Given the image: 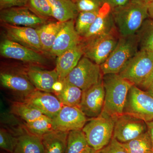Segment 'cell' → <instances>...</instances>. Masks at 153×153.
I'll return each mask as SVG.
<instances>
[{
    "label": "cell",
    "instance_id": "cell-14",
    "mask_svg": "<svg viewBox=\"0 0 153 153\" xmlns=\"http://www.w3.org/2000/svg\"><path fill=\"white\" fill-rule=\"evenodd\" d=\"M52 121L55 130L69 132L82 129L87 120L79 108L63 105Z\"/></svg>",
    "mask_w": 153,
    "mask_h": 153
},
{
    "label": "cell",
    "instance_id": "cell-20",
    "mask_svg": "<svg viewBox=\"0 0 153 153\" xmlns=\"http://www.w3.org/2000/svg\"><path fill=\"white\" fill-rule=\"evenodd\" d=\"M0 81L4 87L25 96L36 89L27 76L16 73L1 72Z\"/></svg>",
    "mask_w": 153,
    "mask_h": 153
},
{
    "label": "cell",
    "instance_id": "cell-13",
    "mask_svg": "<svg viewBox=\"0 0 153 153\" xmlns=\"http://www.w3.org/2000/svg\"><path fill=\"white\" fill-rule=\"evenodd\" d=\"M24 102L52 119L57 116L63 106L56 96L37 89L25 96Z\"/></svg>",
    "mask_w": 153,
    "mask_h": 153
},
{
    "label": "cell",
    "instance_id": "cell-22",
    "mask_svg": "<svg viewBox=\"0 0 153 153\" xmlns=\"http://www.w3.org/2000/svg\"><path fill=\"white\" fill-rule=\"evenodd\" d=\"M68 133L54 130L41 137L44 153H66Z\"/></svg>",
    "mask_w": 153,
    "mask_h": 153
},
{
    "label": "cell",
    "instance_id": "cell-7",
    "mask_svg": "<svg viewBox=\"0 0 153 153\" xmlns=\"http://www.w3.org/2000/svg\"><path fill=\"white\" fill-rule=\"evenodd\" d=\"M100 65L83 56L65 79L85 91L102 79Z\"/></svg>",
    "mask_w": 153,
    "mask_h": 153
},
{
    "label": "cell",
    "instance_id": "cell-27",
    "mask_svg": "<svg viewBox=\"0 0 153 153\" xmlns=\"http://www.w3.org/2000/svg\"><path fill=\"white\" fill-rule=\"evenodd\" d=\"M122 144L127 153H153V145L148 131Z\"/></svg>",
    "mask_w": 153,
    "mask_h": 153
},
{
    "label": "cell",
    "instance_id": "cell-19",
    "mask_svg": "<svg viewBox=\"0 0 153 153\" xmlns=\"http://www.w3.org/2000/svg\"><path fill=\"white\" fill-rule=\"evenodd\" d=\"M83 56L82 46L81 43L77 46L68 49L57 56L56 61V69L59 80L66 78Z\"/></svg>",
    "mask_w": 153,
    "mask_h": 153
},
{
    "label": "cell",
    "instance_id": "cell-15",
    "mask_svg": "<svg viewBox=\"0 0 153 153\" xmlns=\"http://www.w3.org/2000/svg\"><path fill=\"white\" fill-rule=\"evenodd\" d=\"M6 38L39 53L43 52L36 28L4 24Z\"/></svg>",
    "mask_w": 153,
    "mask_h": 153
},
{
    "label": "cell",
    "instance_id": "cell-33",
    "mask_svg": "<svg viewBox=\"0 0 153 153\" xmlns=\"http://www.w3.org/2000/svg\"><path fill=\"white\" fill-rule=\"evenodd\" d=\"M17 137L4 129L0 130V147L10 153H13L16 145Z\"/></svg>",
    "mask_w": 153,
    "mask_h": 153
},
{
    "label": "cell",
    "instance_id": "cell-32",
    "mask_svg": "<svg viewBox=\"0 0 153 153\" xmlns=\"http://www.w3.org/2000/svg\"><path fill=\"white\" fill-rule=\"evenodd\" d=\"M26 7L41 18H53L52 9L47 0H28Z\"/></svg>",
    "mask_w": 153,
    "mask_h": 153
},
{
    "label": "cell",
    "instance_id": "cell-5",
    "mask_svg": "<svg viewBox=\"0 0 153 153\" xmlns=\"http://www.w3.org/2000/svg\"><path fill=\"white\" fill-rule=\"evenodd\" d=\"M139 51L136 34L120 37L116 47L107 59L100 65L102 75L119 74L126 63Z\"/></svg>",
    "mask_w": 153,
    "mask_h": 153
},
{
    "label": "cell",
    "instance_id": "cell-21",
    "mask_svg": "<svg viewBox=\"0 0 153 153\" xmlns=\"http://www.w3.org/2000/svg\"><path fill=\"white\" fill-rule=\"evenodd\" d=\"M52 12L53 18L65 22L76 19L79 12L75 3L71 0H47Z\"/></svg>",
    "mask_w": 153,
    "mask_h": 153
},
{
    "label": "cell",
    "instance_id": "cell-11",
    "mask_svg": "<svg viewBox=\"0 0 153 153\" xmlns=\"http://www.w3.org/2000/svg\"><path fill=\"white\" fill-rule=\"evenodd\" d=\"M0 53L3 57L35 64H44L47 60L41 53L16 42L4 38L0 43Z\"/></svg>",
    "mask_w": 153,
    "mask_h": 153
},
{
    "label": "cell",
    "instance_id": "cell-42",
    "mask_svg": "<svg viewBox=\"0 0 153 153\" xmlns=\"http://www.w3.org/2000/svg\"><path fill=\"white\" fill-rule=\"evenodd\" d=\"M96 151L94 150V149H92L90 146L88 147L83 153H95Z\"/></svg>",
    "mask_w": 153,
    "mask_h": 153
},
{
    "label": "cell",
    "instance_id": "cell-29",
    "mask_svg": "<svg viewBox=\"0 0 153 153\" xmlns=\"http://www.w3.org/2000/svg\"><path fill=\"white\" fill-rule=\"evenodd\" d=\"M25 127L28 132L41 137L55 130L52 119L45 115L32 122L25 123Z\"/></svg>",
    "mask_w": 153,
    "mask_h": 153
},
{
    "label": "cell",
    "instance_id": "cell-17",
    "mask_svg": "<svg viewBox=\"0 0 153 153\" xmlns=\"http://www.w3.org/2000/svg\"><path fill=\"white\" fill-rule=\"evenodd\" d=\"M115 30L111 7L108 4L105 3L99 11L93 24L82 38V41L106 35Z\"/></svg>",
    "mask_w": 153,
    "mask_h": 153
},
{
    "label": "cell",
    "instance_id": "cell-2",
    "mask_svg": "<svg viewBox=\"0 0 153 153\" xmlns=\"http://www.w3.org/2000/svg\"><path fill=\"white\" fill-rule=\"evenodd\" d=\"M105 92L103 111L113 117L123 113L128 94L133 84L118 74L103 75Z\"/></svg>",
    "mask_w": 153,
    "mask_h": 153
},
{
    "label": "cell",
    "instance_id": "cell-26",
    "mask_svg": "<svg viewBox=\"0 0 153 153\" xmlns=\"http://www.w3.org/2000/svg\"><path fill=\"white\" fill-rule=\"evenodd\" d=\"M136 35L139 50L153 53V19H146Z\"/></svg>",
    "mask_w": 153,
    "mask_h": 153
},
{
    "label": "cell",
    "instance_id": "cell-38",
    "mask_svg": "<svg viewBox=\"0 0 153 153\" xmlns=\"http://www.w3.org/2000/svg\"><path fill=\"white\" fill-rule=\"evenodd\" d=\"M142 90L146 91L153 97V76Z\"/></svg>",
    "mask_w": 153,
    "mask_h": 153
},
{
    "label": "cell",
    "instance_id": "cell-9",
    "mask_svg": "<svg viewBox=\"0 0 153 153\" xmlns=\"http://www.w3.org/2000/svg\"><path fill=\"white\" fill-rule=\"evenodd\" d=\"M113 137L122 143L128 142L148 131L146 122L132 115L115 117Z\"/></svg>",
    "mask_w": 153,
    "mask_h": 153
},
{
    "label": "cell",
    "instance_id": "cell-6",
    "mask_svg": "<svg viewBox=\"0 0 153 153\" xmlns=\"http://www.w3.org/2000/svg\"><path fill=\"white\" fill-rule=\"evenodd\" d=\"M120 38L117 30L106 35L82 41L83 56L101 65L107 59Z\"/></svg>",
    "mask_w": 153,
    "mask_h": 153
},
{
    "label": "cell",
    "instance_id": "cell-1",
    "mask_svg": "<svg viewBox=\"0 0 153 153\" xmlns=\"http://www.w3.org/2000/svg\"><path fill=\"white\" fill-rule=\"evenodd\" d=\"M115 26L120 37L136 35L149 17L148 6L136 0L111 9Z\"/></svg>",
    "mask_w": 153,
    "mask_h": 153
},
{
    "label": "cell",
    "instance_id": "cell-8",
    "mask_svg": "<svg viewBox=\"0 0 153 153\" xmlns=\"http://www.w3.org/2000/svg\"><path fill=\"white\" fill-rule=\"evenodd\" d=\"M124 113L132 115L146 122L153 120V97L133 85L128 94Z\"/></svg>",
    "mask_w": 153,
    "mask_h": 153
},
{
    "label": "cell",
    "instance_id": "cell-25",
    "mask_svg": "<svg viewBox=\"0 0 153 153\" xmlns=\"http://www.w3.org/2000/svg\"><path fill=\"white\" fill-rule=\"evenodd\" d=\"M62 81V87L55 93V95L63 105L79 108L83 91L66 79Z\"/></svg>",
    "mask_w": 153,
    "mask_h": 153
},
{
    "label": "cell",
    "instance_id": "cell-31",
    "mask_svg": "<svg viewBox=\"0 0 153 153\" xmlns=\"http://www.w3.org/2000/svg\"><path fill=\"white\" fill-rule=\"evenodd\" d=\"M99 11L80 12L76 18L75 27L81 38L87 33L94 22Z\"/></svg>",
    "mask_w": 153,
    "mask_h": 153
},
{
    "label": "cell",
    "instance_id": "cell-23",
    "mask_svg": "<svg viewBox=\"0 0 153 153\" xmlns=\"http://www.w3.org/2000/svg\"><path fill=\"white\" fill-rule=\"evenodd\" d=\"M65 22H49L36 28L40 38L43 52L50 51L58 33L61 30Z\"/></svg>",
    "mask_w": 153,
    "mask_h": 153
},
{
    "label": "cell",
    "instance_id": "cell-41",
    "mask_svg": "<svg viewBox=\"0 0 153 153\" xmlns=\"http://www.w3.org/2000/svg\"><path fill=\"white\" fill-rule=\"evenodd\" d=\"M136 1L147 6L149 4L153 2V0H136Z\"/></svg>",
    "mask_w": 153,
    "mask_h": 153
},
{
    "label": "cell",
    "instance_id": "cell-24",
    "mask_svg": "<svg viewBox=\"0 0 153 153\" xmlns=\"http://www.w3.org/2000/svg\"><path fill=\"white\" fill-rule=\"evenodd\" d=\"M13 153H44L42 138L27 131L19 135Z\"/></svg>",
    "mask_w": 153,
    "mask_h": 153
},
{
    "label": "cell",
    "instance_id": "cell-35",
    "mask_svg": "<svg viewBox=\"0 0 153 153\" xmlns=\"http://www.w3.org/2000/svg\"><path fill=\"white\" fill-rule=\"evenodd\" d=\"M95 153H127L122 143L113 137L109 143Z\"/></svg>",
    "mask_w": 153,
    "mask_h": 153
},
{
    "label": "cell",
    "instance_id": "cell-18",
    "mask_svg": "<svg viewBox=\"0 0 153 153\" xmlns=\"http://www.w3.org/2000/svg\"><path fill=\"white\" fill-rule=\"evenodd\" d=\"M26 76L36 89L49 93H54V86L59 80L56 69L44 70L35 66L27 68Z\"/></svg>",
    "mask_w": 153,
    "mask_h": 153
},
{
    "label": "cell",
    "instance_id": "cell-36",
    "mask_svg": "<svg viewBox=\"0 0 153 153\" xmlns=\"http://www.w3.org/2000/svg\"><path fill=\"white\" fill-rule=\"evenodd\" d=\"M28 0H0V10L17 7H26Z\"/></svg>",
    "mask_w": 153,
    "mask_h": 153
},
{
    "label": "cell",
    "instance_id": "cell-43",
    "mask_svg": "<svg viewBox=\"0 0 153 153\" xmlns=\"http://www.w3.org/2000/svg\"><path fill=\"white\" fill-rule=\"evenodd\" d=\"M71 1H73L74 2V1H75V0H71Z\"/></svg>",
    "mask_w": 153,
    "mask_h": 153
},
{
    "label": "cell",
    "instance_id": "cell-34",
    "mask_svg": "<svg viewBox=\"0 0 153 153\" xmlns=\"http://www.w3.org/2000/svg\"><path fill=\"white\" fill-rule=\"evenodd\" d=\"M78 12L99 11L104 4L103 0H75Z\"/></svg>",
    "mask_w": 153,
    "mask_h": 153
},
{
    "label": "cell",
    "instance_id": "cell-4",
    "mask_svg": "<svg viewBox=\"0 0 153 153\" xmlns=\"http://www.w3.org/2000/svg\"><path fill=\"white\" fill-rule=\"evenodd\" d=\"M114 126V117L104 111L87 121L82 130L89 146L97 152L108 144L113 136Z\"/></svg>",
    "mask_w": 153,
    "mask_h": 153
},
{
    "label": "cell",
    "instance_id": "cell-28",
    "mask_svg": "<svg viewBox=\"0 0 153 153\" xmlns=\"http://www.w3.org/2000/svg\"><path fill=\"white\" fill-rule=\"evenodd\" d=\"M89 147L82 129L68 132L66 153H83Z\"/></svg>",
    "mask_w": 153,
    "mask_h": 153
},
{
    "label": "cell",
    "instance_id": "cell-16",
    "mask_svg": "<svg viewBox=\"0 0 153 153\" xmlns=\"http://www.w3.org/2000/svg\"><path fill=\"white\" fill-rule=\"evenodd\" d=\"M74 20L65 22L48 54L57 56L80 44L82 38L75 29Z\"/></svg>",
    "mask_w": 153,
    "mask_h": 153
},
{
    "label": "cell",
    "instance_id": "cell-39",
    "mask_svg": "<svg viewBox=\"0 0 153 153\" xmlns=\"http://www.w3.org/2000/svg\"><path fill=\"white\" fill-rule=\"evenodd\" d=\"M147 125L148 131L149 134L153 145V120L146 122Z\"/></svg>",
    "mask_w": 153,
    "mask_h": 153
},
{
    "label": "cell",
    "instance_id": "cell-30",
    "mask_svg": "<svg viewBox=\"0 0 153 153\" xmlns=\"http://www.w3.org/2000/svg\"><path fill=\"white\" fill-rule=\"evenodd\" d=\"M12 111L25 120L26 123L32 122L44 115L36 108L24 102L14 103L12 106Z\"/></svg>",
    "mask_w": 153,
    "mask_h": 153
},
{
    "label": "cell",
    "instance_id": "cell-10",
    "mask_svg": "<svg viewBox=\"0 0 153 153\" xmlns=\"http://www.w3.org/2000/svg\"><path fill=\"white\" fill-rule=\"evenodd\" d=\"M0 20L4 24L36 29L49 19L38 16L27 7H17L1 10Z\"/></svg>",
    "mask_w": 153,
    "mask_h": 153
},
{
    "label": "cell",
    "instance_id": "cell-12",
    "mask_svg": "<svg viewBox=\"0 0 153 153\" xmlns=\"http://www.w3.org/2000/svg\"><path fill=\"white\" fill-rule=\"evenodd\" d=\"M105 92L102 79L83 91L79 108L87 117H97L103 111Z\"/></svg>",
    "mask_w": 153,
    "mask_h": 153
},
{
    "label": "cell",
    "instance_id": "cell-3",
    "mask_svg": "<svg viewBox=\"0 0 153 153\" xmlns=\"http://www.w3.org/2000/svg\"><path fill=\"white\" fill-rule=\"evenodd\" d=\"M118 74L133 85L143 89L153 76V53L139 50Z\"/></svg>",
    "mask_w": 153,
    "mask_h": 153
},
{
    "label": "cell",
    "instance_id": "cell-37",
    "mask_svg": "<svg viewBox=\"0 0 153 153\" xmlns=\"http://www.w3.org/2000/svg\"><path fill=\"white\" fill-rule=\"evenodd\" d=\"M129 0H103L105 3L108 4L111 9L118 7L126 4Z\"/></svg>",
    "mask_w": 153,
    "mask_h": 153
},
{
    "label": "cell",
    "instance_id": "cell-40",
    "mask_svg": "<svg viewBox=\"0 0 153 153\" xmlns=\"http://www.w3.org/2000/svg\"><path fill=\"white\" fill-rule=\"evenodd\" d=\"M148 13L149 17L153 19V2L149 4L148 5Z\"/></svg>",
    "mask_w": 153,
    "mask_h": 153
}]
</instances>
